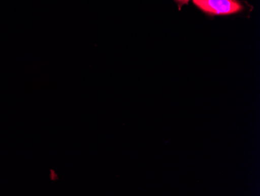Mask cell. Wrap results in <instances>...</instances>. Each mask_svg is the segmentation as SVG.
<instances>
[{
	"label": "cell",
	"instance_id": "2",
	"mask_svg": "<svg viewBox=\"0 0 260 196\" xmlns=\"http://www.w3.org/2000/svg\"><path fill=\"white\" fill-rule=\"evenodd\" d=\"M189 1L190 0H175V2L179 6V10H181L182 6L185 5V4H188Z\"/></svg>",
	"mask_w": 260,
	"mask_h": 196
},
{
	"label": "cell",
	"instance_id": "1",
	"mask_svg": "<svg viewBox=\"0 0 260 196\" xmlns=\"http://www.w3.org/2000/svg\"><path fill=\"white\" fill-rule=\"evenodd\" d=\"M193 4L208 15H229L243 10L239 0H192Z\"/></svg>",
	"mask_w": 260,
	"mask_h": 196
}]
</instances>
